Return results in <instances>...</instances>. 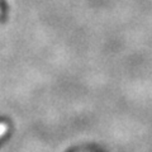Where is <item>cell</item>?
Wrapping results in <instances>:
<instances>
[{"label": "cell", "instance_id": "cell-1", "mask_svg": "<svg viewBox=\"0 0 152 152\" xmlns=\"http://www.w3.org/2000/svg\"><path fill=\"white\" fill-rule=\"evenodd\" d=\"M5 131H7V126L5 124H0V137L5 133Z\"/></svg>", "mask_w": 152, "mask_h": 152}]
</instances>
